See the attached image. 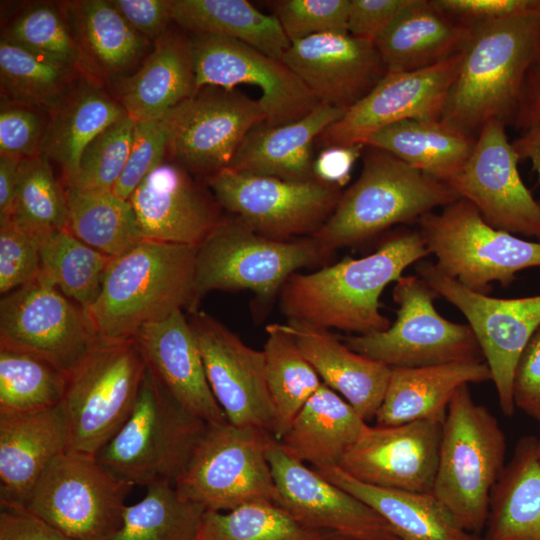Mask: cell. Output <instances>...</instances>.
<instances>
[{"label": "cell", "instance_id": "9c48e42d", "mask_svg": "<svg viewBox=\"0 0 540 540\" xmlns=\"http://www.w3.org/2000/svg\"><path fill=\"white\" fill-rule=\"evenodd\" d=\"M419 233L435 265L463 286L480 293L492 282L508 286L518 272L540 267V241H531L489 225L467 200L429 212Z\"/></svg>", "mask_w": 540, "mask_h": 540}, {"label": "cell", "instance_id": "b9f144b4", "mask_svg": "<svg viewBox=\"0 0 540 540\" xmlns=\"http://www.w3.org/2000/svg\"><path fill=\"white\" fill-rule=\"evenodd\" d=\"M146 488L140 501L126 506L122 525L110 540H198L207 510L183 498L174 484Z\"/></svg>", "mask_w": 540, "mask_h": 540}, {"label": "cell", "instance_id": "e7e4bbea", "mask_svg": "<svg viewBox=\"0 0 540 540\" xmlns=\"http://www.w3.org/2000/svg\"><path fill=\"white\" fill-rule=\"evenodd\" d=\"M532 15L540 18V0H532Z\"/></svg>", "mask_w": 540, "mask_h": 540}, {"label": "cell", "instance_id": "6125c7cd", "mask_svg": "<svg viewBox=\"0 0 540 540\" xmlns=\"http://www.w3.org/2000/svg\"><path fill=\"white\" fill-rule=\"evenodd\" d=\"M22 160L19 157L0 155V222L10 217Z\"/></svg>", "mask_w": 540, "mask_h": 540}, {"label": "cell", "instance_id": "ac0fdd59", "mask_svg": "<svg viewBox=\"0 0 540 540\" xmlns=\"http://www.w3.org/2000/svg\"><path fill=\"white\" fill-rule=\"evenodd\" d=\"M168 154L206 178L227 168L247 133L266 120L258 100L234 89L205 86L171 110Z\"/></svg>", "mask_w": 540, "mask_h": 540}, {"label": "cell", "instance_id": "e575fe53", "mask_svg": "<svg viewBox=\"0 0 540 540\" xmlns=\"http://www.w3.org/2000/svg\"><path fill=\"white\" fill-rule=\"evenodd\" d=\"M536 437L520 438L491 495L482 540H540V463Z\"/></svg>", "mask_w": 540, "mask_h": 540}, {"label": "cell", "instance_id": "9f6ffc18", "mask_svg": "<svg viewBox=\"0 0 540 540\" xmlns=\"http://www.w3.org/2000/svg\"><path fill=\"white\" fill-rule=\"evenodd\" d=\"M410 0H350L348 34L374 42Z\"/></svg>", "mask_w": 540, "mask_h": 540}, {"label": "cell", "instance_id": "7c38bea8", "mask_svg": "<svg viewBox=\"0 0 540 540\" xmlns=\"http://www.w3.org/2000/svg\"><path fill=\"white\" fill-rule=\"evenodd\" d=\"M133 487L96 456L66 450L46 468L25 509L73 540H110L122 525Z\"/></svg>", "mask_w": 540, "mask_h": 540}, {"label": "cell", "instance_id": "277c9868", "mask_svg": "<svg viewBox=\"0 0 540 540\" xmlns=\"http://www.w3.org/2000/svg\"><path fill=\"white\" fill-rule=\"evenodd\" d=\"M362 156L360 176L342 192L331 216L311 236L329 256L392 226L418 221L460 198L448 183L384 150L365 146Z\"/></svg>", "mask_w": 540, "mask_h": 540}, {"label": "cell", "instance_id": "5b68a950", "mask_svg": "<svg viewBox=\"0 0 540 540\" xmlns=\"http://www.w3.org/2000/svg\"><path fill=\"white\" fill-rule=\"evenodd\" d=\"M505 455L497 418L474 401L468 385L461 386L447 407L432 493L472 534H483Z\"/></svg>", "mask_w": 540, "mask_h": 540}, {"label": "cell", "instance_id": "8992f818", "mask_svg": "<svg viewBox=\"0 0 540 540\" xmlns=\"http://www.w3.org/2000/svg\"><path fill=\"white\" fill-rule=\"evenodd\" d=\"M330 257L311 236L275 240L235 216H224L196 249L193 311L211 291L249 290L261 312L297 270L323 264Z\"/></svg>", "mask_w": 540, "mask_h": 540}, {"label": "cell", "instance_id": "f907efd6", "mask_svg": "<svg viewBox=\"0 0 540 540\" xmlns=\"http://www.w3.org/2000/svg\"><path fill=\"white\" fill-rule=\"evenodd\" d=\"M172 134L171 111L152 120H135L129 156L112 193L122 199L129 196L169 152Z\"/></svg>", "mask_w": 540, "mask_h": 540}, {"label": "cell", "instance_id": "11a10c76", "mask_svg": "<svg viewBox=\"0 0 540 540\" xmlns=\"http://www.w3.org/2000/svg\"><path fill=\"white\" fill-rule=\"evenodd\" d=\"M513 398L515 407L540 423V325L517 362Z\"/></svg>", "mask_w": 540, "mask_h": 540}, {"label": "cell", "instance_id": "d6986e66", "mask_svg": "<svg viewBox=\"0 0 540 540\" xmlns=\"http://www.w3.org/2000/svg\"><path fill=\"white\" fill-rule=\"evenodd\" d=\"M212 393L227 421L256 427L273 435L275 417L265 376L263 350L202 310L188 313Z\"/></svg>", "mask_w": 540, "mask_h": 540}, {"label": "cell", "instance_id": "7402d4cb", "mask_svg": "<svg viewBox=\"0 0 540 540\" xmlns=\"http://www.w3.org/2000/svg\"><path fill=\"white\" fill-rule=\"evenodd\" d=\"M278 505L300 522L351 540H400L370 506L289 456L274 438L268 449Z\"/></svg>", "mask_w": 540, "mask_h": 540}, {"label": "cell", "instance_id": "4fadbf2b", "mask_svg": "<svg viewBox=\"0 0 540 540\" xmlns=\"http://www.w3.org/2000/svg\"><path fill=\"white\" fill-rule=\"evenodd\" d=\"M220 207L267 238L310 237L331 216L342 189L315 178L289 181L224 168L206 178Z\"/></svg>", "mask_w": 540, "mask_h": 540}, {"label": "cell", "instance_id": "f6af8a7d", "mask_svg": "<svg viewBox=\"0 0 540 540\" xmlns=\"http://www.w3.org/2000/svg\"><path fill=\"white\" fill-rule=\"evenodd\" d=\"M67 374L31 353L0 346V413H27L59 406Z\"/></svg>", "mask_w": 540, "mask_h": 540}, {"label": "cell", "instance_id": "91938a15", "mask_svg": "<svg viewBox=\"0 0 540 540\" xmlns=\"http://www.w3.org/2000/svg\"><path fill=\"white\" fill-rule=\"evenodd\" d=\"M364 144L332 145L323 147L313 160V178L342 189L349 181L357 159L362 156Z\"/></svg>", "mask_w": 540, "mask_h": 540}, {"label": "cell", "instance_id": "db71d44e", "mask_svg": "<svg viewBox=\"0 0 540 540\" xmlns=\"http://www.w3.org/2000/svg\"><path fill=\"white\" fill-rule=\"evenodd\" d=\"M445 16L468 29L501 19L532 15V0H432Z\"/></svg>", "mask_w": 540, "mask_h": 540}, {"label": "cell", "instance_id": "bcb514c9", "mask_svg": "<svg viewBox=\"0 0 540 540\" xmlns=\"http://www.w3.org/2000/svg\"><path fill=\"white\" fill-rule=\"evenodd\" d=\"M6 221L36 236L67 228L66 190L57 181L50 160L42 154L22 160L12 211Z\"/></svg>", "mask_w": 540, "mask_h": 540}, {"label": "cell", "instance_id": "d590c367", "mask_svg": "<svg viewBox=\"0 0 540 540\" xmlns=\"http://www.w3.org/2000/svg\"><path fill=\"white\" fill-rule=\"evenodd\" d=\"M476 137L441 119H408L370 134L365 146L384 150L411 167L449 183L461 170Z\"/></svg>", "mask_w": 540, "mask_h": 540}, {"label": "cell", "instance_id": "8fae6325", "mask_svg": "<svg viewBox=\"0 0 540 540\" xmlns=\"http://www.w3.org/2000/svg\"><path fill=\"white\" fill-rule=\"evenodd\" d=\"M392 293L396 320L384 331L342 337L350 349L391 368L482 360L470 326L440 315L437 294L420 276H401Z\"/></svg>", "mask_w": 540, "mask_h": 540}, {"label": "cell", "instance_id": "7a4b0ae2", "mask_svg": "<svg viewBox=\"0 0 540 540\" xmlns=\"http://www.w3.org/2000/svg\"><path fill=\"white\" fill-rule=\"evenodd\" d=\"M539 55L537 16L472 28L440 119L475 137L493 119L513 125L525 76Z\"/></svg>", "mask_w": 540, "mask_h": 540}, {"label": "cell", "instance_id": "c3c4849f", "mask_svg": "<svg viewBox=\"0 0 540 540\" xmlns=\"http://www.w3.org/2000/svg\"><path fill=\"white\" fill-rule=\"evenodd\" d=\"M135 120L128 115L112 123L84 148L73 180L66 188L112 192L128 159Z\"/></svg>", "mask_w": 540, "mask_h": 540}, {"label": "cell", "instance_id": "d4e9b609", "mask_svg": "<svg viewBox=\"0 0 540 540\" xmlns=\"http://www.w3.org/2000/svg\"><path fill=\"white\" fill-rule=\"evenodd\" d=\"M134 340L147 367L185 409L209 424L227 421L209 386L197 342L183 311L144 325Z\"/></svg>", "mask_w": 540, "mask_h": 540}, {"label": "cell", "instance_id": "f546056e", "mask_svg": "<svg viewBox=\"0 0 540 540\" xmlns=\"http://www.w3.org/2000/svg\"><path fill=\"white\" fill-rule=\"evenodd\" d=\"M491 380L482 360L425 367H392L383 401L376 412L379 426L445 418L448 404L463 385Z\"/></svg>", "mask_w": 540, "mask_h": 540}, {"label": "cell", "instance_id": "6f0895ef", "mask_svg": "<svg viewBox=\"0 0 540 540\" xmlns=\"http://www.w3.org/2000/svg\"><path fill=\"white\" fill-rule=\"evenodd\" d=\"M124 20L141 36L156 41L172 20L173 0H109Z\"/></svg>", "mask_w": 540, "mask_h": 540}, {"label": "cell", "instance_id": "ffe728a7", "mask_svg": "<svg viewBox=\"0 0 540 540\" xmlns=\"http://www.w3.org/2000/svg\"><path fill=\"white\" fill-rule=\"evenodd\" d=\"M462 51L425 69L388 72L317 140L323 147L364 144L373 132L408 119H440Z\"/></svg>", "mask_w": 540, "mask_h": 540}, {"label": "cell", "instance_id": "d6a6232c", "mask_svg": "<svg viewBox=\"0 0 540 540\" xmlns=\"http://www.w3.org/2000/svg\"><path fill=\"white\" fill-rule=\"evenodd\" d=\"M196 93L188 38L166 32L140 68L120 86L119 100L134 120L165 116Z\"/></svg>", "mask_w": 540, "mask_h": 540}, {"label": "cell", "instance_id": "5bb4252c", "mask_svg": "<svg viewBox=\"0 0 540 540\" xmlns=\"http://www.w3.org/2000/svg\"><path fill=\"white\" fill-rule=\"evenodd\" d=\"M419 276L466 317L491 373L504 415L515 412L513 380L517 362L540 325V295L497 298L473 291L424 264Z\"/></svg>", "mask_w": 540, "mask_h": 540}, {"label": "cell", "instance_id": "52a82bcc", "mask_svg": "<svg viewBox=\"0 0 540 540\" xmlns=\"http://www.w3.org/2000/svg\"><path fill=\"white\" fill-rule=\"evenodd\" d=\"M208 425L177 402L147 367L130 417L96 457L132 486L175 484Z\"/></svg>", "mask_w": 540, "mask_h": 540}, {"label": "cell", "instance_id": "60d3db41", "mask_svg": "<svg viewBox=\"0 0 540 540\" xmlns=\"http://www.w3.org/2000/svg\"><path fill=\"white\" fill-rule=\"evenodd\" d=\"M67 229L95 250L119 257L145 240L128 200L112 192L66 188Z\"/></svg>", "mask_w": 540, "mask_h": 540}, {"label": "cell", "instance_id": "7bdbcfd3", "mask_svg": "<svg viewBox=\"0 0 540 540\" xmlns=\"http://www.w3.org/2000/svg\"><path fill=\"white\" fill-rule=\"evenodd\" d=\"M202 540H351L335 531L308 526L272 501L243 505L228 512L206 511Z\"/></svg>", "mask_w": 540, "mask_h": 540}, {"label": "cell", "instance_id": "f1b7e54d", "mask_svg": "<svg viewBox=\"0 0 540 540\" xmlns=\"http://www.w3.org/2000/svg\"><path fill=\"white\" fill-rule=\"evenodd\" d=\"M41 154L61 168L65 185L75 177L84 148L124 117L118 101L88 75H80L49 109Z\"/></svg>", "mask_w": 540, "mask_h": 540}, {"label": "cell", "instance_id": "6da1fadb", "mask_svg": "<svg viewBox=\"0 0 540 540\" xmlns=\"http://www.w3.org/2000/svg\"><path fill=\"white\" fill-rule=\"evenodd\" d=\"M419 231H400L362 258H345L311 273H294L284 283L280 308L288 320L354 335L386 330L380 296L403 271L428 255Z\"/></svg>", "mask_w": 540, "mask_h": 540}, {"label": "cell", "instance_id": "7dc6e473", "mask_svg": "<svg viewBox=\"0 0 540 540\" xmlns=\"http://www.w3.org/2000/svg\"><path fill=\"white\" fill-rule=\"evenodd\" d=\"M1 39L84 72L83 54L63 12L51 4L34 5L22 12L5 29Z\"/></svg>", "mask_w": 540, "mask_h": 540}, {"label": "cell", "instance_id": "30bf717a", "mask_svg": "<svg viewBox=\"0 0 540 540\" xmlns=\"http://www.w3.org/2000/svg\"><path fill=\"white\" fill-rule=\"evenodd\" d=\"M273 435L228 421L209 424L187 468L174 484L207 511L228 512L259 501L276 502L268 461Z\"/></svg>", "mask_w": 540, "mask_h": 540}, {"label": "cell", "instance_id": "e0dca14e", "mask_svg": "<svg viewBox=\"0 0 540 540\" xmlns=\"http://www.w3.org/2000/svg\"><path fill=\"white\" fill-rule=\"evenodd\" d=\"M519 160L506 125L490 120L479 130L470 156L448 184L492 227L540 241V203L521 179Z\"/></svg>", "mask_w": 540, "mask_h": 540}, {"label": "cell", "instance_id": "f35d334b", "mask_svg": "<svg viewBox=\"0 0 540 540\" xmlns=\"http://www.w3.org/2000/svg\"><path fill=\"white\" fill-rule=\"evenodd\" d=\"M266 331L265 376L274 409L273 437L279 441L323 382L282 324H270Z\"/></svg>", "mask_w": 540, "mask_h": 540}, {"label": "cell", "instance_id": "74e56055", "mask_svg": "<svg viewBox=\"0 0 540 540\" xmlns=\"http://www.w3.org/2000/svg\"><path fill=\"white\" fill-rule=\"evenodd\" d=\"M172 20L191 34L232 38L280 60L291 44L273 14L246 0H173Z\"/></svg>", "mask_w": 540, "mask_h": 540}, {"label": "cell", "instance_id": "484cf974", "mask_svg": "<svg viewBox=\"0 0 540 540\" xmlns=\"http://www.w3.org/2000/svg\"><path fill=\"white\" fill-rule=\"evenodd\" d=\"M61 406L27 413H0V503L25 508L38 480L68 450Z\"/></svg>", "mask_w": 540, "mask_h": 540}, {"label": "cell", "instance_id": "2e32d148", "mask_svg": "<svg viewBox=\"0 0 540 540\" xmlns=\"http://www.w3.org/2000/svg\"><path fill=\"white\" fill-rule=\"evenodd\" d=\"M196 92L205 86L234 89L258 87L265 122L280 126L308 115L319 101L303 81L280 59L241 41L215 34L188 37Z\"/></svg>", "mask_w": 540, "mask_h": 540}, {"label": "cell", "instance_id": "681fc988", "mask_svg": "<svg viewBox=\"0 0 540 540\" xmlns=\"http://www.w3.org/2000/svg\"><path fill=\"white\" fill-rule=\"evenodd\" d=\"M290 42L325 33L347 34L350 0L269 2Z\"/></svg>", "mask_w": 540, "mask_h": 540}, {"label": "cell", "instance_id": "cb8c5ba5", "mask_svg": "<svg viewBox=\"0 0 540 540\" xmlns=\"http://www.w3.org/2000/svg\"><path fill=\"white\" fill-rule=\"evenodd\" d=\"M281 60L320 103L346 111L388 73L374 42L348 33L291 42Z\"/></svg>", "mask_w": 540, "mask_h": 540}, {"label": "cell", "instance_id": "03108f58", "mask_svg": "<svg viewBox=\"0 0 540 540\" xmlns=\"http://www.w3.org/2000/svg\"><path fill=\"white\" fill-rule=\"evenodd\" d=\"M535 452H536L537 460L540 463V429H539V434L536 437Z\"/></svg>", "mask_w": 540, "mask_h": 540}, {"label": "cell", "instance_id": "816d5d0a", "mask_svg": "<svg viewBox=\"0 0 540 540\" xmlns=\"http://www.w3.org/2000/svg\"><path fill=\"white\" fill-rule=\"evenodd\" d=\"M40 272L36 235L12 223L0 222V292L8 294L32 281Z\"/></svg>", "mask_w": 540, "mask_h": 540}, {"label": "cell", "instance_id": "003e7915", "mask_svg": "<svg viewBox=\"0 0 540 540\" xmlns=\"http://www.w3.org/2000/svg\"><path fill=\"white\" fill-rule=\"evenodd\" d=\"M198 540H202V539H198Z\"/></svg>", "mask_w": 540, "mask_h": 540}, {"label": "cell", "instance_id": "8d00e7d4", "mask_svg": "<svg viewBox=\"0 0 540 540\" xmlns=\"http://www.w3.org/2000/svg\"><path fill=\"white\" fill-rule=\"evenodd\" d=\"M62 12L84 59L105 74L128 71L147 52L150 41L136 32L109 0L67 2Z\"/></svg>", "mask_w": 540, "mask_h": 540}, {"label": "cell", "instance_id": "3957f363", "mask_svg": "<svg viewBox=\"0 0 540 540\" xmlns=\"http://www.w3.org/2000/svg\"><path fill=\"white\" fill-rule=\"evenodd\" d=\"M196 249L145 239L112 258L88 311L98 339H132L146 324L192 312Z\"/></svg>", "mask_w": 540, "mask_h": 540}, {"label": "cell", "instance_id": "be15d7a7", "mask_svg": "<svg viewBox=\"0 0 540 540\" xmlns=\"http://www.w3.org/2000/svg\"><path fill=\"white\" fill-rule=\"evenodd\" d=\"M512 143L520 159L530 161L540 182V128L522 132Z\"/></svg>", "mask_w": 540, "mask_h": 540}, {"label": "cell", "instance_id": "680465c9", "mask_svg": "<svg viewBox=\"0 0 540 540\" xmlns=\"http://www.w3.org/2000/svg\"><path fill=\"white\" fill-rule=\"evenodd\" d=\"M0 540H73L25 508L1 506Z\"/></svg>", "mask_w": 540, "mask_h": 540}, {"label": "cell", "instance_id": "4316f807", "mask_svg": "<svg viewBox=\"0 0 540 540\" xmlns=\"http://www.w3.org/2000/svg\"><path fill=\"white\" fill-rule=\"evenodd\" d=\"M321 381L343 397L367 422L375 418L391 367L350 349L329 330L294 320L282 324Z\"/></svg>", "mask_w": 540, "mask_h": 540}, {"label": "cell", "instance_id": "9a60e30c", "mask_svg": "<svg viewBox=\"0 0 540 540\" xmlns=\"http://www.w3.org/2000/svg\"><path fill=\"white\" fill-rule=\"evenodd\" d=\"M86 312L38 277L0 302V346L38 356L68 374L98 344Z\"/></svg>", "mask_w": 540, "mask_h": 540}, {"label": "cell", "instance_id": "1f68e13d", "mask_svg": "<svg viewBox=\"0 0 540 540\" xmlns=\"http://www.w3.org/2000/svg\"><path fill=\"white\" fill-rule=\"evenodd\" d=\"M313 469L374 509L400 540H482L481 536L463 529L432 492L370 485L337 466Z\"/></svg>", "mask_w": 540, "mask_h": 540}, {"label": "cell", "instance_id": "f5cc1de1", "mask_svg": "<svg viewBox=\"0 0 540 540\" xmlns=\"http://www.w3.org/2000/svg\"><path fill=\"white\" fill-rule=\"evenodd\" d=\"M40 109L1 101L0 155L24 159L41 154L48 117Z\"/></svg>", "mask_w": 540, "mask_h": 540}, {"label": "cell", "instance_id": "94428289", "mask_svg": "<svg viewBox=\"0 0 540 540\" xmlns=\"http://www.w3.org/2000/svg\"><path fill=\"white\" fill-rule=\"evenodd\" d=\"M512 126L522 132L540 128V55L525 76Z\"/></svg>", "mask_w": 540, "mask_h": 540}, {"label": "cell", "instance_id": "83f0119b", "mask_svg": "<svg viewBox=\"0 0 540 540\" xmlns=\"http://www.w3.org/2000/svg\"><path fill=\"white\" fill-rule=\"evenodd\" d=\"M345 112L319 103L288 124L271 126L263 121L247 133L228 168L289 181L311 179L315 140Z\"/></svg>", "mask_w": 540, "mask_h": 540}, {"label": "cell", "instance_id": "4dcf8cb0", "mask_svg": "<svg viewBox=\"0 0 540 540\" xmlns=\"http://www.w3.org/2000/svg\"><path fill=\"white\" fill-rule=\"evenodd\" d=\"M471 29L445 16L432 0H410L374 44L388 72L431 67L463 50Z\"/></svg>", "mask_w": 540, "mask_h": 540}, {"label": "cell", "instance_id": "ab89813d", "mask_svg": "<svg viewBox=\"0 0 540 540\" xmlns=\"http://www.w3.org/2000/svg\"><path fill=\"white\" fill-rule=\"evenodd\" d=\"M37 238L40 247L38 278L57 288L88 315L112 258L85 244L67 228Z\"/></svg>", "mask_w": 540, "mask_h": 540}, {"label": "cell", "instance_id": "836d02e7", "mask_svg": "<svg viewBox=\"0 0 540 540\" xmlns=\"http://www.w3.org/2000/svg\"><path fill=\"white\" fill-rule=\"evenodd\" d=\"M366 425L352 405L322 383L278 443L289 456L313 468L338 466Z\"/></svg>", "mask_w": 540, "mask_h": 540}, {"label": "cell", "instance_id": "44dd1931", "mask_svg": "<svg viewBox=\"0 0 540 540\" xmlns=\"http://www.w3.org/2000/svg\"><path fill=\"white\" fill-rule=\"evenodd\" d=\"M445 418L395 426L366 425L337 467L370 485L433 491Z\"/></svg>", "mask_w": 540, "mask_h": 540}, {"label": "cell", "instance_id": "603a6c76", "mask_svg": "<svg viewBox=\"0 0 540 540\" xmlns=\"http://www.w3.org/2000/svg\"><path fill=\"white\" fill-rule=\"evenodd\" d=\"M128 201L146 240L197 247L224 217L214 195L174 161L155 167Z\"/></svg>", "mask_w": 540, "mask_h": 540}, {"label": "cell", "instance_id": "ba28073f", "mask_svg": "<svg viewBox=\"0 0 540 540\" xmlns=\"http://www.w3.org/2000/svg\"><path fill=\"white\" fill-rule=\"evenodd\" d=\"M147 364L134 338L99 341L68 374L60 404L68 450L96 456L130 417Z\"/></svg>", "mask_w": 540, "mask_h": 540}, {"label": "cell", "instance_id": "ee69618b", "mask_svg": "<svg viewBox=\"0 0 540 540\" xmlns=\"http://www.w3.org/2000/svg\"><path fill=\"white\" fill-rule=\"evenodd\" d=\"M82 72V71H81ZM19 45L1 39L0 84L5 101L45 108L59 100L80 75Z\"/></svg>", "mask_w": 540, "mask_h": 540}]
</instances>
